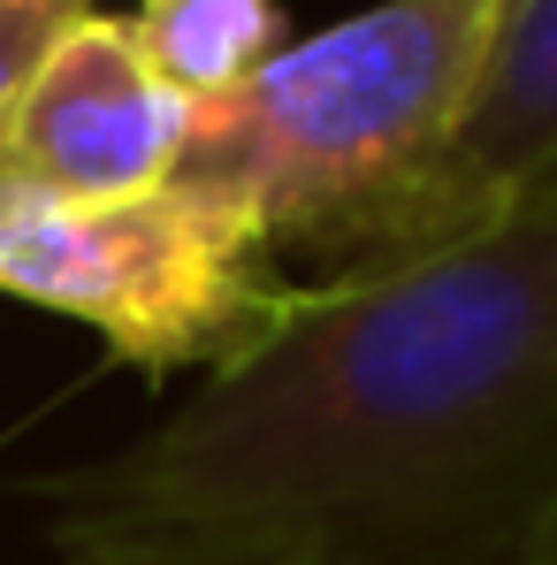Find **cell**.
Listing matches in <instances>:
<instances>
[{
	"label": "cell",
	"instance_id": "1",
	"mask_svg": "<svg viewBox=\"0 0 557 565\" xmlns=\"http://www.w3.org/2000/svg\"><path fill=\"white\" fill-rule=\"evenodd\" d=\"M39 504L69 565H527L557 512V184L306 282L253 352Z\"/></svg>",
	"mask_w": 557,
	"mask_h": 565
},
{
	"label": "cell",
	"instance_id": "2",
	"mask_svg": "<svg viewBox=\"0 0 557 565\" xmlns=\"http://www.w3.org/2000/svg\"><path fill=\"white\" fill-rule=\"evenodd\" d=\"M496 23L504 0H374L199 107L169 184L237 206L276 253L374 268L465 130Z\"/></svg>",
	"mask_w": 557,
	"mask_h": 565
},
{
	"label": "cell",
	"instance_id": "3",
	"mask_svg": "<svg viewBox=\"0 0 557 565\" xmlns=\"http://www.w3.org/2000/svg\"><path fill=\"white\" fill-rule=\"evenodd\" d=\"M0 298L93 329L138 375H214L298 306V282L260 222L191 184L99 206L0 191Z\"/></svg>",
	"mask_w": 557,
	"mask_h": 565
},
{
	"label": "cell",
	"instance_id": "4",
	"mask_svg": "<svg viewBox=\"0 0 557 565\" xmlns=\"http://www.w3.org/2000/svg\"><path fill=\"white\" fill-rule=\"evenodd\" d=\"M191 115L199 107L176 99L146 62L130 15L93 8L0 115V191H39L69 206L161 191L184 161Z\"/></svg>",
	"mask_w": 557,
	"mask_h": 565
},
{
	"label": "cell",
	"instance_id": "5",
	"mask_svg": "<svg viewBox=\"0 0 557 565\" xmlns=\"http://www.w3.org/2000/svg\"><path fill=\"white\" fill-rule=\"evenodd\" d=\"M130 31L161 85L191 107H222L282 54L276 0H138Z\"/></svg>",
	"mask_w": 557,
	"mask_h": 565
},
{
	"label": "cell",
	"instance_id": "6",
	"mask_svg": "<svg viewBox=\"0 0 557 565\" xmlns=\"http://www.w3.org/2000/svg\"><path fill=\"white\" fill-rule=\"evenodd\" d=\"M93 15V0H0V115L23 99L39 62L62 46V31Z\"/></svg>",
	"mask_w": 557,
	"mask_h": 565
},
{
	"label": "cell",
	"instance_id": "7",
	"mask_svg": "<svg viewBox=\"0 0 557 565\" xmlns=\"http://www.w3.org/2000/svg\"><path fill=\"white\" fill-rule=\"evenodd\" d=\"M527 565H557V512H550V527L535 535V551H527Z\"/></svg>",
	"mask_w": 557,
	"mask_h": 565
}]
</instances>
